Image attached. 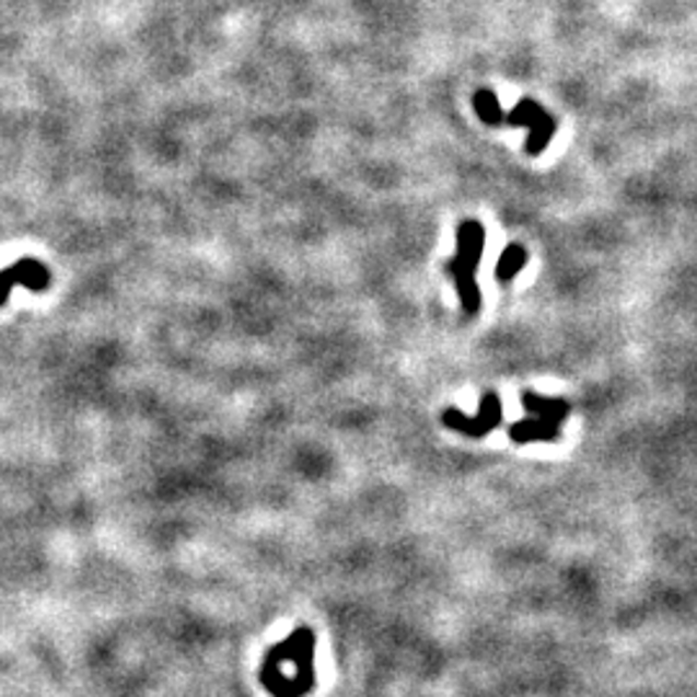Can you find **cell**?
<instances>
[{
	"label": "cell",
	"mask_w": 697,
	"mask_h": 697,
	"mask_svg": "<svg viewBox=\"0 0 697 697\" xmlns=\"http://www.w3.org/2000/svg\"><path fill=\"white\" fill-rule=\"evenodd\" d=\"M448 271H450V277L455 279L457 292H460V303H463L465 313L476 315L478 307H480V292H478V284H476L478 264L471 262V258L455 256L448 264Z\"/></svg>",
	"instance_id": "5"
},
{
	"label": "cell",
	"mask_w": 697,
	"mask_h": 697,
	"mask_svg": "<svg viewBox=\"0 0 697 697\" xmlns=\"http://www.w3.org/2000/svg\"><path fill=\"white\" fill-rule=\"evenodd\" d=\"M262 685L275 697H305L315 687V634L298 628L267 651Z\"/></svg>",
	"instance_id": "1"
},
{
	"label": "cell",
	"mask_w": 697,
	"mask_h": 697,
	"mask_svg": "<svg viewBox=\"0 0 697 697\" xmlns=\"http://www.w3.org/2000/svg\"><path fill=\"white\" fill-rule=\"evenodd\" d=\"M507 125L530 127V138H527L530 155H541L543 150L548 148L553 132H556V119H553L541 104H535L533 98H522V102L507 114Z\"/></svg>",
	"instance_id": "2"
},
{
	"label": "cell",
	"mask_w": 697,
	"mask_h": 697,
	"mask_svg": "<svg viewBox=\"0 0 697 697\" xmlns=\"http://www.w3.org/2000/svg\"><path fill=\"white\" fill-rule=\"evenodd\" d=\"M473 106H476L478 117L486 121V125H504L507 121V114L501 112L499 102H496V96L491 91H478L476 96H473Z\"/></svg>",
	"instance_id": "9"
},
{
	"label": "cell",
	"mask_w": 697,
	"mask_h": 697,
	"mask_svg": "<svg viewBox=\"0 0 697 697\" xmlns=\"http://www.w3.org/2000/svg\"><path fill=\"white\" fill-rule=\"evenodd\" d=\"M522 404L530 414L535 416V419L556 423V427H560L566 416H569V404L560 398H545V395H537V393H524Z\"/></svg>",
	"instance_id": "7"
},
{
	"label": "cell",
	"mask_w": 697,
	"mask_h": 697,
	"mask_svg": "<svg viewBox=\"0 0 697 697\" xmlns=\"http://www.w3.org/2000/svg\"><path fill=\"white\" fill-rule=\"evenodd\" d=\"M442 421H444V427L455 429L465 437H486L488 431L499 427V421H501L499 395L496 393L484 395V400H480V411L476 416L457 411V408H448V411L442 414Z\"/></svg>",
	"instance_id": "3"
},
{
	"label": "cell",
	"mask_w": 697,
	"mask_h": 697,
	"mask_svg": "<svg viewBox=\"0 0 697 697\" xmlns=\"http://www.w3.org/2000/svg\"><path fill=\"white\" fill-rule=\"evenodd\" d=\"M509 437H512V442H516V444L553 442V440H558V437H560V427H556V423L543 421V419H535V416H530V419L512 423V427H509Z\"/></svg>",
	"instance_id": "6"
},
{
	"label": "cell",
	"mask_w": 697,
	"mask_h": 697,
	"mask_svg": "<svg viewBox=\"0 0 697 697\" xmlns=\"http://www.w3.org/2000/svg\"><path fill=\"white\" fill-rule=\"evenodd\" d=\"M16 284L28 287V290L34 292L47 290L49 271L42 267L39 262H32V258H28V262H16V267L5 269L3 275H0V305L9 300V294Z\"/></svg>",
	"instance_id": "4"
},
{
	"label": "cell",
	"mask_w": 697,
	"mask_h": 697,
	"mask_svg": "<svg viewBox=\"0 0 697 697\" xmlns=\"http://www.w3.org/2000/svg\"><path fill=\"white\" fill-rule=\"evenodd\" d=\"M524 264H527V251L514 243V246H509L504 254H501L499 264H496V277H499L501 282H512V279L524 269Z\"/></svg>",
	"instance_id": "8"
}]
</instances>
